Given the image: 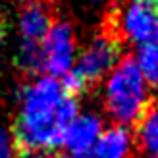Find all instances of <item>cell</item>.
<instances>
[{
    "instance_id": "7c38bea8",
    "label": "cell",
    "mask_w": 158,
    "mask_h": 158,
    "mask_svg": "<svg viewBox=\"0 0 158 158\" xmlns=\"http://www.w3.org/2000/svg\"><path fill=\"white\" fill-rule=\"evenodd\" d=\"M60 85H62V89H64V93L68 94V97H73V98H77V94L85 93L87 87H89L85 83V79L79 75L75 69H69V72L62 77Z\"/></svg>"
},
{
    "instance_id": "2e32d148",
    "label": "cell",
    "mask_w": 158,
    "mask_h": 158,
    "mask_svg": "<svg viewBox=\"0 0 158 158\" xmlns=\"http://www.w3.org/2000/svg\"><path fill=\"white\" fill-rule=\"evenodd\" d=\"M58 158H89L87 154H58Z\"/></svg>"
},
{
    "instance_id": "5b68a950",
    "label": "cell",
    "mask_w": 158,
    "mask_h": 158,
    "mask_svg": "<svg viewBox=\"0 0 158 158\" xmlns=\"http://www.w3.org/2000/svg\"><path fill=\"white\" fill-rule=\"evenodd\" d=\"M41 46L44 56V72L48 73V77H64L72 69L75 58V39L72 25L66 21L52 23Z\"/></svg>"
},
{
    "instance_id": "6da1fadb",
    "label": "cell",
    "mask_w": 158,
    "mask_h": 158,
    "mask_svg": "<svg viewBox=\"0 0 158 158\" xmlns=\"http://www.w3.org/2000/svg\"><path fill=\"white\" fill-rule=\"evenodd\" d=\"M77 116V98L68 97L58 79L39 77L23 91V108L12 131L15 148L62 147L64 131Z\"/></svg>"
},
{
    "instance_id": "d6986e66",
    "label": "cell",
    "mask_w": 158,
    "mask_h": 158,
    "mask_svg": "<svg viewBox=\"0 0 158 158\" xmlns=\"http://www.w3.org/2000/svg\"><path fill=\"white\" fill-rule=\"evenodd\" d=\"M151 158H158V156H151Z\"/></svg>"
},
{
    "instance_id": "e0dca14e",
    "label": "cell",
    "mask_w": 158,
    "mask_h": 158,
    "mask_svg": "<svg viewBox=\"0 0 158 158\" xmlns=\"http://www.w3.org/2000/svg\"><path fill=\"white\" fill-rule=\"evenodd\" d=\"M141 2H145V4H148V6L158 8V0H141Z\"/></svg>"
},
{
    "instance_id": "9c48e42d",
    "label": "cell",
    "mask_w": 158,
    "mask_h": 158,
    "mask_svg": "<svg viewBox=\"0 0 158 158\" xmlns=\"http://www.w3.org/2000/svg\"><path fill=\"white\" fill-rule=\"evenodd\" d=\"M135 129L143 148L158 156V104L151 102V106L147 108V112L135 125Z\"/></svg>"
},
{
    "instance_id": "5bb4252c",
    "label": "cell",
    "mask_w": 158,
    "mask_h": 158,
    "mask_svg": "<svg viewBox=\"0 0 158 158\" xmlns=\"http://www.w3.org/2000/svg\"><path fill=\"white\" fill-rule=\"evenodd\" d=\"M10 152H12L10 135L4 127H0V158H10Z\"/></svg>"
},
{
    "instance_id": "30bf717a",
    "label": "cell",
    "mask_w": 158,
    "mask_h": 158,
    "mask_svg": "<svg viewBox=\"0 0 158 158\" xmlns=\"http://www.w3.org/2000/svg\"><path fill=\"white\" fill-rule=\"evenodd\" d=\"M15 66L21 72L29 75H35L44 69V56H43V46L41 43H31V41H21L18 54H15Z\"/></svg>"
},
{
    "instance_id": "4fadbf2b",
    "label": "cell",
    "mask_w": 158,
    "mask_h": 158,
    "mask_svg": "<svg viewBox=\"0 0 158 158\" xmlns=\"http://www.w3.org/2000/svg\"><path fill=\"white\" fill-rule=\"evenodd\" d=\"M18 158H58L54 151H43V148H19Z\"/></svg>"
},
{
    "instance_id": "8992f818",
    "label": "cell",
    "mask_w": 158,
    "mask_h": 158,
    "mask_svg": "<svg viewBox=\"0 0 158 158\" xmlns=\"http://www.w3.org/2000/svg\"><path fill=\"white\" fill-rule=\"evenodd\" d=\"M100 133H102V123L98 120V116L83 114V116H77L66 127L62 145L69 151V154H87L89 156L91 148L94 147Z\"/></svg>"
},
{
    "instance_id": "ac0fdd59",
    "label": "cell",
    "mask_w": 158,
    "mask_h": 158,
    "mask_svg": "<svg viewBox=\"0 0 158 158\" xmlns=\"http://www.w3.org/2000/svg\"><path fill=\"white\" fill-rule=\"evenodd\" d=\"M91 2H104V0H91Z\"/></svg>"
},
{
    "instance_id": "52a82bcc",
    "label": "cell",
    "mask_w": 158,
    "mask_h": 158,
    "mask_svg": "<svg viewBox=\"0 0 158 158\" xmlns=\"http://www.w3.org/2000/svg\"><path fill=\"white\" fill-rule=\"evenodd\" d=\"M50 25H52V14H50V6L44 0L25 2L19 14V31L23 41L43 43Z\"/></svg>"
},
{
    "instance_id": "7a4b0ae2",
    "label": "cell",
    "mask_w": 158,
    "mask_h": 158,
    "mask_svg": "<svg viewBox=\"0 0 158 158\" xmlns=\"http://www.w3.org/2000/svg\"><path fill=\"white\" fill-rule=\"evenodd\" d=\"M151 102L147 83L135 64V58L123 56L106 81L104 104L108 116L116 122V125L135 127Z\"/></svg>"
},
{
    "instance_id": "8fae6325",
    "label": "cell",
    "mask_w": 158,
    "mask_h": 158,
    "mask_svg": "<svg viewBox=\"0 0 158 158\" xmlns=\"http://www.w3.org/2000/svg\"><path fill=\"white\" fill-rule=\"evenodd\" d=\"M135 64L145 79V83H151L154 89H158V44L139 46Z\"/></svg>"
},
{
    "instance_id": "ba28073f",
    "label": "cell",
    "mask_w": 158,
    "mask_h": 158,
    "mask_svg": "<svg viewBox=\"0 0 158 158\" xmlns=\"http://www.w3.org/2000/svg\"><path fill=\"white\" fill-rule=\"evenodd\" d=\"M133 137L127 127L112 125L98 135L89 158H125L131 151Z\"/></svg>"
},
{
    "instance_id": "9a60e30c",
    "label": "cell",
    "mask_w": 158,
    "mask_h": 158,
    "mask_svg": "<svg viewBox=\"0 0 158 158\" xmlns=\"http://www.w3.org/2000/svg\"><path fill=\"white\" fill-rule=\"evenodd\" d=\"M4 37H6V21L0 18V43L4 41Z\"/></svg>"
},
{
    "instance_id": "277c9868",
    "label": "cell",
    "mask_w": 158,
    "mask_h": 158,
    "mask_svg": "<svg viewBox=\"0 0 158 158\" xmlns=\"http://www.w3.org/2000/svg\"><path fill=\"white\" fill-rule=\"evenodd\" d=\"M110 33H114L118 39L125 37L139 46L158 44V8L141 0H131L120 12L116 31Z\"/></svg>"
},
{
    "instance_id": "3957f363",
    "label": "cell",
    "mask_w": 158,
    "mask_h": 158,
    "mask_svg": "<svg viewBox=\"0 0 158 158\" xmlns=\"http://www.w3.org/2000/svg\"><path fill=\"white\" fill-rule=\"evenodd\" d=\"M122 60V39L114 33L104 31L81 52L77 60L75 72L85 79L87 85L100 81L110 69H114Z\"/></svg>"
}]
</instances>
